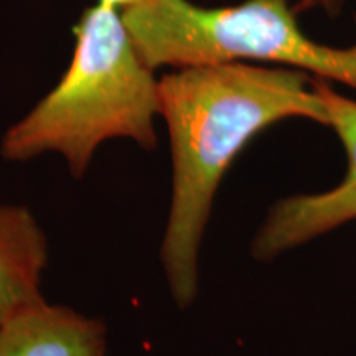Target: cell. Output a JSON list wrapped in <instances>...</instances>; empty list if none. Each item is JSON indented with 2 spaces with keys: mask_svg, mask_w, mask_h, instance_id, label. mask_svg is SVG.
Returning <instances> with one entry per match:
<instances>
[{
  "mask_svg": "<svg viewBox=\"0 0 356 356\" xmlns=\"http://www.w3.org/2000/svg\"><path fill=\"white\" fill-rule=\"evenodd\" d=\"M160 118L170 137L172 197L160 264L173 302L200 292V252L220 185L257 134L287 119L327 126L315 76L244 61L186 66L159 79Z\"/></svg>",
  "mask_w": 356,
  "mask_h": 356,
  "instance_id": "cell-1",
  "label": "cell"
},
{
  "mask_svg": "<svg viewBox=\"0 0 356 356\" xmlns=\"http://www.w3.org/2000/svg\"><path fill=\"white\" fill-rule=\"evenodd\" d=\"M71 63L55 88L0 139V157L25 163L44 154L65 159L70 175H86L104 142L127 139L157 149L160 91L155 71L136 50L118 7H89L73 29Z\"/></svg>",
  "mask_w": 356,
  "mask_h": 356,
  "instance_id": "cell-2",
  "label": "cell"
},
{
  "mask_svg": "<svg viewBox=\"0 0 356 356\" xmlns=\"http://www.w3.org/2000/svg\"><path fill=\"white\" fill-rule=\"evenodd\" d=\"M122 19L147 68L262 61L356 89V43L320 44L302 33L287 0L204 8L188 0H140Z\"/></svg>",
  "mask_w": 356,
  "mask_h": 356,
  "instance_id": "cell-3",
  "label": "cell"
},
{
  "mask_svg": "<svg viewBox=\"0 0 356 356\" xmlns=\"http://www.w3.org/2000/svg\"><path fill=\"white\" fill-rule=\"evenodd\" d=\"M315 86L327 111V126L345 149V177L328 190L291 195L270 204L249 246V254L259 262H273L356 221V101L338 95L327 79L315 76Z\"/></svg>",
  "mask_w": 356,
  "mask_h": 356,
  "instance_id": "cell-4",
  "label": "cell"
},
{
  "mask_svg": "<svg viewBox=\"0 0 356 356\" xmlns=\"http://www.w3.org/2000/svg\"><path fill=\"white\" fill-rule=\"evenodd\" d=\"M108 327L44 299L0 325V356H106Z\"/></svg>",
  "mask_w": 356,
  "mask_h": 356,
  "instance_id": "cell-5",
  "label": "cell"
},
{
  "mask_svg": "<svg viewBox=\"0 0 356 356\" xmlns=\"http://www.w3.org/2000/svg\"><path fill=\"white\" fill-rule=\"evenodd\" d=\"M48 257L50 244L35 213L25 204L0 203V325L44 300Z\"/></svg>",
  "mask_w": 356,
  "mask_h": 356,
  "instance_id": "cell-6",
  "label": "cell"
},
{
  "mask_svg": "<svg viewBox=\"0 0 356 356\" xmlns=\"http://www.w3.org/2000/svg\"><path fill=\"white\" fill-rule=\"evenodd\" d=\"M312 7H323L330 12H337L340 7V0H300V3L296 6V12Z\"/></svg>",
  "mask_w": 356,
  "mask_h": 356,
  "instance_id": "cell-7",
  "label": "cell"
},
{
  "mask_svg": "<svg viewBox=\"0 0 356 356\" xmlns=\"http://www.w3.org/2000/svg\"><path fill=\"white\" fill-rule=\"evenodd\" d=\"M99 3H106V6H113V7H118V8H126V7H131L134 3L140 2V0H97Z\"/></svg>",
  "mask_w": 356,
  "mask_h": 356,
  "instance_id": "cell-8",
  "label": "cell"
}]
</instances>
